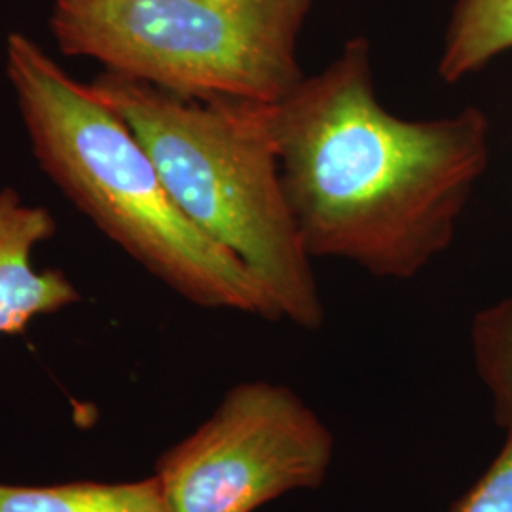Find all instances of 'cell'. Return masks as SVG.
<instances>
[{
    "label": "cell",
    "instance_id": "obj_2",
    "mask_svg": "<svg viewBox=\"0 0 512 512\" xmlns=\"http://www.w3.org/2000/svg\"><path fill=\"white\" fill-rule=\"evenodd\" d=\"M6 74L38 164L105 236L198 306L279 321L238 256L184 215L133 129L92 84L23 33L6 40Z\"/></svg>",
    "mask_w": 512,
    "mask_h": 512
},
{
    "label": "cell",
    "instance_id": "obj_9",
    "mask_svg": "<svg viewBox=\"0 0 512 512\" xmlns=\"http://www.w3.org/2000/svg\"><path fill=\"white\" fill-rule=\"evenodd\" d=\"M473 353L480 380L492 395L495 423H512V296L480 311L473 321Z\"/></svg>",
    "mask_w": 512,
    "mask_h": 512
},
{
    "label": "cell",
    "instance_id": "obj_3",
    "mask_svg": "<svg viewBox=\"0 0 512 512\" xmlns=\"http://www.w3.org/2000/svg\"><path fill=\"white\" fill-rule=\"evenodd\" d=\"M90 84L128 122L184 215L238 256L279 319L319 329L325 308L281 181L275 103L179 95L110 71Z\"/></svg>",
    "mask_w": 512,
    "mask_h": 512
},
{
    "label": "cell",
    "instance_id": "obj_6",
    "mask_svg": "<svg viewBox=\"0 0 512 512\" xmlns=\"http://www.w3.org/2000/svg\"><path fill=\"white\" fill-rule=\"evenodd\" d=\"M55 234L54 215L27 203L18 190H0V334H19L40 315L80 300L61 270H38L33 255Z\"/></svg>",
    "mask_w": 512,
    "mask_h": 512
},
{
    "label": "cell",
    "instance_id": "obj_5",
    "mask_svg": "<svg viewBox=\"0 0 512 512\" xmlns=\"http://www.w3.org/2000/svg\"><path fill=\"white\" fill-rule=\"evenodd\" d=\"M334 437L293 389L232 387L209 420L169 448L156 478L171 512H255L296 490L319 488Z\"/></svg>",
    "mask_w": 512,
    "mask_h": 512
},
{
    "label": "cell",
    "instance_id": "obj_10",
    "mask_svg": "<svg viewBox=\"0 0 512 512\" xmlns=\"http://www.w3.org/2000/svg\"><path fill=\"white\" fill-rule=\"evenodd\" d=\"M490 467L448 512H512V423Z\"/></svg>",
    "mask_w": 512,
    "mask_h": 512
},
{
    "label": "cell",
    "instance_id": "obj_4",
    "mask_svg": "<svg viewBox=\"0 0 512 512\" xmlns=\"http://www.w3.org/2000/svg\"><path fill=\"white\" fill-rule=\"evenodd\" d=\"M311 0H54L65 55L179 95L277 103L304 78Z\"/></svg>",
    "mask_w": 512,
    "mask_h": 512
},
{
    "label": "cell",
    "instance_id": "obj_1",
    "mask_svg": "<svg viewBox=\"0 0 512 512\" xmlns=\"http://www.w3.org/2000/svg\"><path fill=\"white\" fill-rule=\"evenodd\" d=\"M274 133L308 255L401 281L452 245L492 148L476 107L431 120L385 109L361 37L275 103Z\"/></svg>",
    "mask_w": 512,
    "mask_h": 512
},
{
    "label": "cell",
    "instance_id": "obj_8",
    "mask_svg": "<svg viewBox=\"0 0 512 512\" xmlns=\"http://www.w3.org/2000/svg\"><path fill=\"white\" fill-rule=\"evenodd\" d=\"M512 50V0H459L450 19L437 71L446 84L478 73Z\"/></svg>",
    "mask_w": 512,
    "mask_h": 512
},
{
    "label": "cell",
    "instance_id": "obj_7",
    "mask_svg": "<svg viewBox=\"0 0 512 512\" xmlns=\"http://www.w3.org/2000/svg\"><path fill=\"white\" fill-rule=\"evenodd\" d=\"M0 512H171L156 476L139 482H67L19 486L0 482Z\"/></svg>",
    "mask_w": 512,
    "mask_h": 512
}]
</instances>
